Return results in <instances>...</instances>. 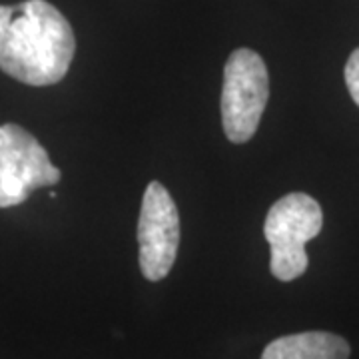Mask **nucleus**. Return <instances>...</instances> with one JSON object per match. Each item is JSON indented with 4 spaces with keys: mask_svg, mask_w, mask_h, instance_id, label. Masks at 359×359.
Returning <instances> with one entry per match:
<instances>
[{
    "mask_svg": "<svg viewBox=\"0 0 359 359\" xmlns=\"http://www.w3.org/2000/svg\"><path fill=\"white\" fill-rule=\"evenodd\" d=\"M76 52L74 30L46 0L0 4V70L28 86H52L66 76Z\"/></svg>",
    "mask_w": 359,
    "mask_h": 359,
    "instance_id": "obj_1",
    "label": "nucleus"
},
{
    "mask_svg": "<svg viewBox=\"0 0 359 359\" xmlns=\"http://www.w3.org/2000/svg\"><path fill=\"white\" fill-rule=\"evenodd\" d=\"M321 226V205L308 194H287L269 208L264 236L271 248L269 269L273 278L292 282L306 273L309 266L306 244L320 236Z\"/></svg>",
    "mask_w": 359,
    "mask_h": 359,
    "instance_id": "obj_2",
    "label": "nucleus"
},
{
    "mask_svg": "<svg viewBox=\"0 0 359 359\" xmlns=\"http://www.w3.org/2000/svg\"><path fill=\"white\" fill-rule=\"evenodd\" d=\"M269 100V76L264 58L250 48L230 54L224 68L222 88V126L233 144L254 138Z\"/></svg>",
    "mask_w": 359,
    "mask_h": 359,
    "instance_id": "obj_3",
    "label": "nucleus"
},
{
    "mask_svg": "<svg viewBox=\"0 0 359 359\" xmlns=\"http://www.w3.org/2000/svg\"><path fill=\"white\" fill-rule=\"evenodd\" d=\"M60 178L46 148L28 130L0 126V208L22 204L34 190L56 186Z\"/></svg>",
    "mask_w": 359,
    "mask_h": 359,
    "instance_id": "obj_4",
    "label": "nucleus"
},
{
    "mask_svg": "<svg viewBox=\"0 0 359 359\" xmlns=\"http://www.w3.org/2000/svg\"><path fill=\"white\" fill-rule=\"evenodd\" d=\"M180 214L174 198L160 182H150L142 198L138 250L142 276L150 282L164 280L178 256Z\"/></svg>",
    "mask_w": 359,
    "mask_h": 359,
    "instance_id": "obj_5",
    "label": "nucleus"
},
{
    "mask_svg": "<svg viewBox=\"0 0 359 359\" xmlns=\"http://www.w3.org/2000/svg\"><path fill=\"white\" fill-rule=\"evenodd\" d=\"M351 347L341 335L330 332H302L278 337L262 359H349Z\"/></svg>",
    "mask_w": 359,
    "mask_h": 359,
    "instance_id": "obj_6",
    "label": "nucleus"
},
{
    "mask_svg": "<svg viewBox=\"0 0 359 359\" xmlns=\"http://www.w3.org/2000/svg\"><path fill=\"white\" fill-rule=\"evenodd\" d=\"M346 86L351 94V100L359 106V48H355L347 58Z\"/></svg>",
    "mask_w": 359,
    "mask_h": 359,
    "instance_id": "obj_7",
    "label": "nucleus"
}]
</instances>
